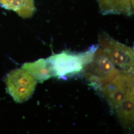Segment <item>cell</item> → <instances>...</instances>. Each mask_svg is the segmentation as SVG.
<instances>
[{
	"label": "cell",
	"instance_id": "6da1fadb",
	"mask_svg": "<svg viewBox=\"0 0 134 134\" xmlns=\"http://www.w3.org/2000/svg\"><path fill=\"white\" fill-rule=\"evenodd\" d=\"M99 45H92L83 53H72L64 51L46 59L53 72V77L66 80L82 71L83 68L90 62Z\"/></svg>",
	"mask_w": 134,
	"mask_h": 134
},
{
	"label": "cell",
	"instance_id": "7a4b0ae2",
	"mask_svg": "<svg viewBox=\"0 0 134 134\" xmlns=\"http://www.w3.org/2000/svg\"><path fill=\"white\" fill-rule=\"evenodd\" d=\"M104 51L96 49L91 61L83 67L82 71L90 85L99 90L101 86L112 81L120 72Z\"/></svg>",
	"mask_w": 134,
	"mask_h": 134
},
{
	"label": "cell",
	"instance_id": "3957f363",
	"mask_svg": "<svg viewBox=\"0 0 134 134\" xmlns=\"http://www.w3.org/2000/svg\"><path fill=\"white\" fill-rule=\"evenodd\" d=\"M98 45L112 62L123 71L134 72V51L129 46L120 43L105 32L99 36Z\"/></svg>",
	"mask_w": 134,
	"mask_h": 134
},
{
	"label": "cell",
	"instance_id": "277c9868",
	"mask_svg": "<svg viewBox=\"0 0 134 134\" xmlns=\"http://www.w3.org/2000/svg\"><path fill=\"white\" fill-rule=\"evenodd\" d=\"M37 81L31 73L23 68L10 72L5 80L9 93L18 103L29 99L35 91Z\"/></svg>",
	"mask_w": 134,
	"mask_h": 134
},
{
	"label": "cell",
	"instance_id": "5b68a950",
	"mask_svg": "<svg viewBox=\"0 0 134 134\" xmlns=\"http://www.w3.org/2000/svg\"><path fill=\"white\" fill-rule=\"evenodd\" d=\"M100 12L103 15L124 14L132 15L134 3L131 0H96Z\"/></svg>",
	"mask_w": 134,
	"mask_h": 134
},
{
	"label": "cell",
	"instance_id": "8992f818",
	"mask_svg": "<svg viewBox=\"0 0 134 134\" xmlns=\"http://www.w3.org/2000/svg\"><path fill=\"white\" fill-rule=\"evenodd\" d=\"M0 5L24 19L31 17L36 12L34 0H0Z\"/></svg>",
	"mask_w": 134,
	"mask_h": 134
},
{
	"label": "cell",
	"instance_id": "52a82bcc",
	"mask_svg": "<svg viewBox=\"0 0 134 134\" xmlns=\"http://www.w3.org/2000/svg\"><path fill=\"white\" fill-rule=\"evenodd\" d=\"M21 68L31 73L40 83L53 77V72L46 59H40L34 62L26 63Z\"/></svg>",
	"mask_w": 134,
	"mask_h": 134
},
{
	"label": "cell",
	"instance_id": "ba28073f",
	"mask_svg": "<svg viewBox=\"0 0 134 134\" xmlns=\"http://www.w3.org/2000/svg\"><path fill=\"white\" fill-rule=\"evenodd\" d=\"M134 97H129L122 102L114 111L124 127L129 128L134 124Z\"/></svg>",
	"mask_w": 134,
	"mask_h": 134
},
{
	"label": "cell",
	"instance_id": "9c48e42d",
	"mask_svg": "<svg viewBox=\"0 0 134 134\" xmlns=\"http://www.w3.org/2000/svg\"><path fill=\"white\" fill-rule=\"evenodd\" d=\"M134 86H127L115 91L108 96L106 99L112 109L114 110L122 102L127 98L134 97Z\"/></svg>",
	"mask_w": 134,
	"mask_h": 134
}]
</instances>
